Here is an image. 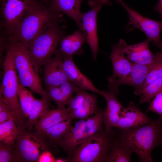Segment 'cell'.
Instances as JSON below:
<instances>
[{
    "instance_id": "40",
    "label": "cell",
    "mask_w": 162,
    "mask_h": 162,
    "mask_svg": "<svg viewBox=\"0 0 162 162\" xmlns=\"http://www.w3.org/2000/svg\"><path fill=\"white\" fill-rule=\"evenodd\" d=\"M45 4L49 5L50 3V0H41Z\"/></svg>"
},
{
    "instance_id": "22",
    "label": "cell",
    "mask_w": 162,
    "mask_h": 162,
    "mask_svg": "<svg viewBox=\"0 0 162 162\" xmlns=\"http://www.w3.org/2000/svg\"><path fill=\"white\" fill-rule=\"evenodd\" d=\"M69 118V114L65 106L57 107L55 109H49L41 116L34 125V129L44 130Z\"/></svg>"
},
{
    "instance_id": "10",
    "label": "cell",
    "mask_w": 162,
    "mask_h": 162,
    "mask_svg": "<svg viewBox=\"0 0 162 162\" xmlns=\"http://www.w3.org/2000/svg\"><path fill=\"white\" fill-rule=\"evenodd\" d=\"M67 109L72 120L86 119L102 110L98 106L97 96L81 88L75 93Z\"/></svg>"
},
{
    "instance_id": "1",
    "label": "cell",
    "mask_w": 162,
    "mask_h": 162,
    "mask_svg": "<svg viewBox=\"0 0 162 162\" xmlns=\"http://www.w3.org/2000/svg\"><path fill=\"white\" fill-rule=\"evenodd\" d=\"M162 132V117L145 125L135 128L119 130L116 140L130 148L142 162H152L151 152L160 146Z\"/></svg>"
},
{
    "instance_id": "33",
    "label": "cell",
    "mask_w": 162,
    "mask_h": 162,
    "mask_svg": "<svg viewBox=\"0 0 162 162\" xmlns=\"http://www.w3.org/2000/svg\"><path fill=\"white\" fill-rule=\"evenodd\" d=\"M12 119H14L16 123V117L13 110L0 99V124Z\"/></svg>"
},
{
    "instance_id": "34",
    "label": "cell",
    "mask_w": 162,
    "mask_h": 162,
    "mask_svg": "<svg viewBox=\"0 0 162 162\" xmlns=\"http://www.w3.org/2000/svg\"><path fill=\"white\" fill-rule=\"evenodd\" d=\"M154 97L151 102L146 112L152 111L162 117V91Z\"/></svg>"
},
{
    "instance_id": "31",
    "label": "cell",
    "mask_w": 162,
    "mask_h": 162,
    "mask_svg": "<svg viewBox=\"0 0 162 162\" xmlns=\"http://www.w3.org/2000/svg\"><path fill=\"white\" fill-rule=\"evenodd\" d=\"M162 91V76L148 84L140 96L139 104L148 103Z\"/></svg>"
},
{
    "instance_id": "26",
    "label": "cell",
    "mask_w": 162,
    "mask_h": 162,
    "mask_svg": "<svg viewBox=\"0 0 162 162\" xmlns=\"http://www.w3.org/2000/svg\"><path fill=\"white\" fill-rule=\"evenodd\" d=\"M103 110L86 119L83 136L80 144L92 136L103 130Z\"/></svg>"
},
{
    "instance_id": "8",
    "label": "cell",
    "mask_w": 162,
    "mask_h": 162,
    "mask_svg": "<svg viewBox=\"0 0 162 162\" xmlns=\"http://www.w3.org/2000/svg\"><path fill=\"white\" fill-rule=\"evenodd\" d=\"M40 4L36 0H1L4 34L11 36L27 11Z\"/></svg>"
},
{
    "instance_id": "20",
    "label": "cell",
    "mask_w": 162,
    "mask_h": 162,
    "mask_svg": "<svg viewBox=\"0 0 162 162\" xmlns=\"http://www.w3.org/2000/svg\"><path fill=\"white\" fill-rule=\"evenodd\" d=\"M74 83L68 80L61 85L47 90V98L53 101L57 107L69 105L73 97L74 94L80 88Z\"/></svg>"
},
{
    "instance_id": "16",
    "label": "cell",
    "mask_w": 162,
    "mask_h": 162,
    "mask_svg": "<svg viewBox=\"0 0 162 162\" xmlns=\"http://www.w3.org/2000/svg\"><path fill=\"white\" fill-rule=\"evenodd\" d=\"M119 91L109 89L107 92L102 91L100 94L104 98L106 104V109L103 110V124L106 130H110L117 123L124 107L116 97Z\"/></svg>"
},
{
    "instance_id": "4",
    "label": "cell",
    "mask_w": 162,
    "mask_h": 162,
    "mask_svg": "<svg viewBox=\"0 0 162 162\" xmlns=\"http://www.w3.org/2000/svg\"><path fill=\"white\" fill-rule=\"evenodd\" d=\"M118 130H103L76 148L68 158L71 162H105L116 140Z\"/></svg>"
},
{
    "instance_id": "9",
    "label": "cell",
    "mask_w": 162,
    "mask_h": 162,
    "mask_svg": "<svg viewBox=\"0 0 162 162\" xmlns=\"http://www.w3.org/2000/svg\"><path fill=\"white\" fill-rule=\"evenodd\" d=\"M120 4L127 12L129 20L125 28L127 32L138 29L144 33L150 42L156 46L161 41L160 33L162 21H157L145 17L130 8L122 0H115Z\"/></svg>"
},
{
    "instance_id": "39",
    "label": "cell",
    "mask_w": 162,
    "mask_h": 162,
    "mask_svg": "<svg viewBox=\"0 0 162 162\" xmlns=\"http://www.w3.org/2000/svg\"><path fill=\"white\" fill-rule=\"evenodd\" d=\"M156 46L161 49V51H162V40L160 41Z\"/></svg>"
},
{
    "instance_id": "27",
    "label": "cell",
    "mask_w": 162,
    "mask_h": 162,
    "mask_svg": "<svg viewBox=\"0 0 162 162\" xmlns=\"http://www.w3.org/2000/svg\"><path fill=\"white\" fill-rule=\"evenodd\" d=\"M20 130L14 119L0 124V141L13 146Z\"/></svg>"
},
{
    "instance_id": "37",
    "label": "cell",
    "mask_w": 162,
    "mask_h": 162,
    "mask_svg": "<svg viewBox=\"0 0 162 162\" xmlns=\"http://www.w3.org/2000/svg\"><path fill=\"white\" fill-rule=\"evenodd\" d=\"M154 10L160 14L161 18L162 19V0H159L158 4L154 8Z\"/></svg>"
},
{
    "instance_id": "30",
    "label": "cell",
    "mask_w": 162,
    "mask_h": 162,
    "mask_svg": "<svg viewBox=\"0 0 162 162\" xmlns=\"http://www.w3.org/2000/svg\"><path fill=\"white\" fill-rule=\"evenodd\" d=\"M18 98L22 111L28 119L35 98L32 92L21 84L19 89Z\"/></svg>"
},
{
    "instance_id": "25",
    "label": "cell",
    "mask_w": 162,
    "mask_h": 162,
    "mask_svg": "<svg viewBox=\"0 0 162 162\" xmlns=\"http://www.w3.org/2000/svg\"><path fill=\"white\" fill-rule=\"evenodd\" d=\"M73 120L69 118L45 130L42 131L51 145L58 151V143L68 129L72 125Z\"/></svg>"
},
{
    "instance_id": "2",
    "label": "cell",
    "mask_w": 162,
    "mask_h": 162,
    "mask_svg": "<svg viewBox=\"0 0 162 162\" xmlns=\"http://www.w3.org/2000/svg\"><path fill=\"white\" fill-rule=\"evenodd\" d=\"M60 13L54 11L48 5L42 4L28 10L22 17L12 37L19 41L26 48L38 35L52 23L64 21Z\"/></svg>"
},
{
    "instance_id": "36",
    "label": "cell",
    "mask_w": 162,
    "mask_h": 162,
    "mask_svg": "<svg viewBox=\"0 0 162 162\" xmlns=\"http://www.w3.org/2000/svg\"><path fill=\"white\" fill-rule=\"evenodd\" d=\"M88 3L90 6L95 4H105L108 6L111 5V3L109 0H89Z\"/></svg>"
},
{
    "instance_id": "38",
    "label": "cell",
    "mask_w": 162,
    "mask_h": 162,
    "mask_svg": "<svg viewBox=\"0 0 162 162\" xmlns=\"http://www.w3.org/2000/svg\"><path fill=\"white\" fill-rule=\"evenodd\" d=\"M70 162L69 160L68 159H66L61 158H56L55 162Z\"/></svg>"
},
{
    "instance_id": "41",
    "label": "cell",
    "mask_w": 162,
    "mask_h": 162,
    "mask_svg": "<svg viewBox=\"0 0 162 162\" xmlns=\"http://www.w3.org/2000/svg\"><path fill=\"white\" fill-rule=\"evenodd\" d=\"M161 146H162V135H161V144L160 145Z\"/></svg>"
},
{
    "instance_id": "3",
    "label": "cell",
    "mask_w": 162,
    "mask_h": 162,
    "mask_svg": "<svg viewBox=\"0 0 162 162\" xmlns=\"http://www.w3.org/2000/svg\"><path fill=\"white\" fill-rule=\"evenodd\" d=\"M8 41L7 49L11 52L20 84L29 88L43 98L48 99L46 91L42 85L39 71L33 63L26 47L11 37L8 38Z\"/></svg>"
},
{
    "instance_id": "24",
    "label": "cell",
    "mask_w": 162,
    "mask_h": 162,
    "mask_svg": "<svg viewBox=\"0 0 162 162\" xmlns=\"http://www.w3.org/2000/svg\"><path fill=\"white\" fill-rule=\"evenodd\" d=\"M48 99L34 98L28 119L23 128L32 131L40 118L44 113L50 109L51 104Z\"/></svg>"
},
{
    "instance_id": "32",
    "label": "cell",
    "mask_w": 162,
    "mask_h": 162,
    "mask_svg": "<svg viewBox=\"0 0 162 162\" xmlns=\"http://www.w3.org/2000/svg\"><path fill=\"white\" fill-rule=\"evenodd\" d=\"M18 159L14 146L0 141V162H16Z\"/></svg>"
},
{
    "instance_id": "35",
    "label": "cell",
    "mask_w": 162,
    "mask_h": 162,
    "mask_svg": "<svg viewBox=\"0 0 162 162\" xmlns=\"http://www.w3.org/2000/svg\"><path fill=\"white\" fill-rule=\"evenodd\" d=\"M53 154L48 151L43 152L40 156L38 162H55L56 158Z\"/></svg>"
},
{
    "instance_id": "23",
    "label": "cell",
    "mask_w": 162,
    "mask_h": 162,
    "mask_svg": "<svg viewBox=\"0 0 162 162\" xmlns=\"http://www.w3.org/2000/svg\"><path fill=\"white\" fill-rule=\"evenodd\" d=\"M85 42L83 33L77 30L72 34L62 38L59 50L64 56L80 54L82 52V47Z\"/></svg>"
},
{
    "instance_id": "13",
    "label": "cell",
    "mask_w": 162,
    "mask_h": 162,
    "mask_svg": "<svg viewBox=\"0 0 162 162\" xmlns=\"http://www.w3.org/2000/svg\"><path fill=\"white\" fill-rule=\"evenodd\" d=\"M154 121L131 101L127 108H123L120 119L114 128L120 130L132 128L149 124Z\"/></svg>"
},
{
    "instance_id": "15",
    "label": "cell",
    "mask_w": 162,
    "mask_h": 162,
    "mask_svg": "<svg viewBox=\"0 0 162 162\" xmlns=\"http://www.w3.org/2000/svg\"><path fill=\"white\" fill-rule=\"evenodd\" d=\"M155 61L148 64L132 63L129 74L124 78L118 79L113 83L109 84V88L118 90V87L119 85H129L135 88L134 94L136 95L141 88L149 72L154 66Z\"/></svg>"
},
{
    "instance_id": "21",
    "label": "cell",
    "mask_w": 162,
    "mask_h": 162,
    "mask_svg": "<svg viewBox=\"0 0 162 162\" xmlns=\"http://www.w3.org/2000/svg\"><path fill=\"white\" fill-rule=\"evenodd\" d=\"M83 0H51L48 5L54 11L64 13L76 22L81 32L82 30L80 9Z\"/></svg>"
},
{
    "instance_id": "7",
    "label": "cell",
    "mask_w": 162,
    "mask_h": 162,
    "mask_svg": "<svg viewBox=\"0 0 162 162\" xmlns=\"http://www.w3.org/2000/svg\"><path fill=\"white\" fill-rule=\"evenodd\" d=\"M62 22H56L52 24L26 48L38 71L44 62L54 54L64 37V27L59 26Z\"/></svg>"
},
{
    "instance_id": "6",
    "label": "cell",
    "mask_w": 162,
    "mask_h": 162,
    "mask_svg": "<svg viewBox=\"0 0 162 162\" xmlns=\"http://www.w3.org/2000/svg\"><path fill=\"white\" fill-rule=\"evenodd\" d=\"M20 128L13 146L18 162H38L41 154L47 151L53 154L58 153V151L51 145L42 131L34 129L32 131L25 128Z\"/></svg>"
},
{
    "instance_id": "17",
    "label": "cell",
    "mask_w": 162,
    "mask_h": 162,
    "mask_svg": "<svg viewBox=\"0 0 162 162\" xmlns=\"http://www.w3.org/2000/svg\"><path fill=\"white\" fill-rule=\"evenodd\" d=\"M125 55L118 43L113 45L110 57L113 72L112 75L108 79L109 85L113 83L118 79L127 76L130 74L132 63Z\"/></svg>"
},
{
    "instance_id": "18",
    "label": "cell",
    "mask_w": 162,
    "mask_h": 162,
    "mask_svg": "<svg viewBox=\"0 0 162 162\" xmlns=\"http://www.w3.org/2000/svg\"><path fill=\"white\" fill-rule=\"evenodd\" d=\"M63 56V69L69 80L81 88L100 94L102 91L96 88L79 70L73 60L72 56Z\"/></svg>"
},
{
    "instance_id": "29",
    "label": "cell",
    "mask_w": 162,
    "mask_h": 162,
    "mask_svg": "<svg viewBox=\"0 0 162 162\" xmlns=\"http://www.w3.org/2000/svg\"><path fill=\"white\" fill-rule=\"evenodd\" d=\"M154 64L147 75L145 80L136 95L140 96L146 86L152 82L162 76V51L156 53Z\"/></svg>"
},
{
    "instance_id": "11",
    "label": "cell",
    "mask_w": 162,
    "mask_h": 162,
    "mask_svg": "<svg viewBox=\"0 0 162 162\" xmlns=\"http://www.w3.org/2000/svg\"><path fill=\"white\" fill-rule=\"evenodd\" d=\"M44 63V81L47 89L69 80L63 67V56L59 50Z\"/></svg>"
},
{
    "instance_id": "28",
    "label": "cell",
    "mask_w": 162,
    "mask_h": 162,
    "mask_svg": "<svg viewBox=\"0 0 162 162\" xmlns=\"http://www.w3.org/2000/svg\"><path fill=\"white\" fill-rule=\"evenodd\" d=\"M133 152L128 147L118 142L116 137L115 142L106 159L105 162H130Z\"/></svg>"
},
{
    "instance_id": "19",
    "label": "cell",
    "mask_w": 162,
    "mask_h": 162,
    "mask_svg": "<svg viewBox=\"0 0 162 162\" xmlns=\"http://www.w3.org/2000/svg\"><path fill=\"white\" fill-rule=\"evenodd\" d=\"M86 119H80L68 129L58 143V146L68 154L69 158L80 144L84 134Z\"/></svg>"
},
{
    "instance_id": "12",
    "label": "cell",
    "mask_w": 162,
    "mask_h": 162,
    "mask_svg": "<svg viewBox=\"0 0 162 162\" xmlns=\"http://www.w3.org/2000/svg\"><path fill=\"white\" fill-rule=\"evenodd\" d=\"M102 5L95 4L90 5L91 9L85 13H82L81 20L83 33L86 42L89 45L95 61L98 51L97 35V15Z\"/></svg>"
},
{
    "instance_id": "5",
    "label": "cell",
    "mask_w": 162,
    "mask_h": 162,
    "mask_svg": "<svg viewBox=\"0 0 162 162\" xmlns=\"http://www.w3.org/2000/svg\"><path fill=\"white\" fill-rule=\"evenodd\" d=\"M6 56L3 64V73L0 86V99L9 106L16 117V123L19 128L23 127L27 118L20 106L18 91L20 85L18 74L11 52L6 49Z\"/></svg>"
},
{
    "instance_id": "14",
    "label": "cell",
    "mask_w": 162,
    "mask_h": 162,
    "mask_svg": "<svg viewBox=\"0 0 162 162\" xmlns=\"http://www.w3.org/2000/svg\"><path fill=\"white\" fill-rule=\"evenodd\" d=\"M150 41L147 38L139 43L128 45L123 39L118 42L126 57L132 63L148 64L153 62L157 57L154 55L149 46Z\"/></svg>"
}]
</instances>
